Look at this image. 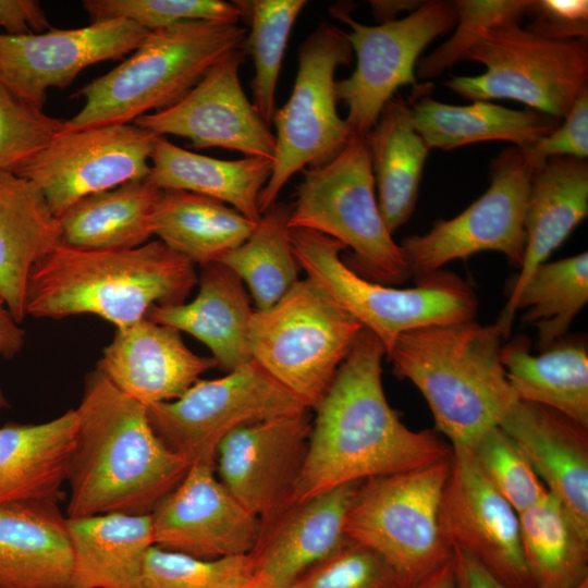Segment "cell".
<instances>
[{
    "label": "cell",
    "mask_w": 588,
    "mask_h": 588,
    "mask_svg": "<svg viewBox=\"0 0 588 588\" xmlns=\"http://www.w3.org/2000/svg\"><path fill=\"white\" fill-rule=\"evenodd\" d=\"M385 355L380 340L364 328L314 407L316 417L291 504L341 485L450 457L451 445L436 431L409 429L390 406L382 384Z\"/></svg>",
    "instance_id": "1"
},
{
    "label": "cell",
    "mask_w": 588,
    "mask_h": 588,
    "mask_svg": "<svg viewBox=\"0 0 588 588\" xmlns=\"http://www.w3.org/2000/svg\"><path fill=\"white\" fill-rule=\"evenodd\" d=\"M75 409L78 426L66 480V517L150 515L191 464L157 437L146 406L97 368L86 375Z\"/></svg>",
    "instance_id": "2"
},
{
    "label": "cell",
    "mask_w": 588,
    "mask_h": 588,
    "mask_svg": "<svg viewBox=\"0 0 588 588\" xmlns=\"http://www.w3.org/2000/svg\"><path fill=\"white\" fill-rule=\"evenodd\" d=\"M197 280L194 265L159 240L131 249L60 244L33 268L25 311L54 320L90 314L122 329L155 305L184 303Z\"/></svg>",
    "instance_id": "3"
},
{
    "label": "cell",
    "mask_w": 588,
    "mask_h": 588,
    "mask_svg": "<svg viewBox=\"0 0 588 588\" xmlns=\"http://www.w3.org/2000/svg\"><path fill=\"white\" fill-rule=\"evenodd\" d=\"M503 339L495 323L474 319L408 331L387 354L393 373L422 394L453 449H468L518 402L501 362Z\"/></svg>",
    "instance_id": "4"
},
{
    "label": "cell",
    "mask_w": 588,
    "mask_h": 588,
    "mask_svg": "<svg viewBox=\"0 0 588 588\" xmlns=\"http://www.w3.org/2000/svg\"><path fill=\"white\" fill-rule=\"evenodd\" d=\"M246 34L238 24L212 21L149 32L122 63L72 95L85 102L60 133L127 124L175 105L213 64L241 48Z\"/></svg>",
    "instance_id": "5"
},
{
    "label": "cell",
    "mask_w": 588,
    "mask_h": 588,
    "mask_svg": "<svg viewBox=\"0 0 588 588\" xmlns=\"http://www.w3.org/2000/svg\"><path fill=\"white\" fill-rule=\"evenodd\" d=\"M290 241L307 279L373 333L387 354L397 338L408 331L475 319L476 293L455 273L440 269L415 279L413 287L399 289L352 270L340 256L346 247L332 237L290 229Z\"/></svg>",
    "instance_id": "6"
},
{
    "label": "cell",
    "mask_w": 588,
    "mask_h": 588,
    "mask_svg": "<svg viewBox=\"0 0 588 588\" xmlns=\"http://www.w3.org/2000/svg\"><path fill=\"white\" fill-rule=\"evenodd\" d=\"M289 229L341 242L353 252L344 262L368 280L394 285L411 278L378 206L366 136L353 134L332 159L303 170Z\"/></svg>",
    "instance_id": "7"
},
{
    "label": "cell",
    "mask_w": 588,
    "mask_h": 588,
    "mask_svg": "<svg viewBox=\"0 0 588 588\" xmlns=\"http://www.w3.org/2000/svg\"><path fill=\"white\" fill-rule=\"evenodd\" d=\"M449 475L450 457L364 480L354 495L345 525L347 539L379 554L403 588L421 581L452 559L453 549L441 526Z\"/></svg>",
    "instance_id": "8"
},
{
    "label": "cell",
    "mask_w": 588,
    "mask_h": 588,
    "mask_svg": "<svg viewBox=\"0 0 588 588\" xmlns=\"http://www.w3.org/2000/svg\"><path fill=\"white\" fill-rule=\"evenodd\" d=\"M364 327L309 279L255 310L249 350L272 378L314 408Z\"/></svg>",
    "instance_id": "9"
},
{
    "label": "cell",
    "mask_w": 588,
    "mask_h": 588,
    "mask_svg": "<svg viewBox=\"0 0 588 588\" xmlns=\"http://www.w3.org/2000/svg\"><path fill=\"white\" fill-rule=\"evenodd\" d=\"M518 22L488 29L463 54L486 72L452 76L444 85L473 101L511 99L562 120L588 89V40L551 38Z\"/></svg>",
    "instance_id": "10"
},
{
    "label": "cell",
    "mask_w": 588,
    "mask_h": 588,
    "mask_svg": "<svg viewBox=\"0 0 588 588\" xmlns=\"http://www.w3.org/2000/svg\"><path fill=\"white\" fill-rule=\"evenodd\" d=\"M346 32L321 22L298 50V69L287 101L277 109L271 176L259 197L262 215L295 173L336 156L353 135L338 113L334 73L352 62Z\"/></svg>",
    "instance_id": "11"
},
{
    "label": "cell",
    "mask_w": 588,
    "mask_h": 588,
    "mask_svg": "<svg viewBox=\"0 0 588 588\" xmlns=\"http://www.w3.org/2000/svg\"><path fill=\"white\" fill-rule=\"evenodd\" d=\"M146 408L157 437L191 465H215L220 442L242 426L308 409L255 360Z\"/></svg>",
    "instance_id": "12"
},
{
    "label": "cell",
    "mask_w": 588,
    "mask_h": 588,
    "mask_svg": "<svg viewBox=\"0 0 588 588\" xmlns=\"http://www.w3.org/2000/svg\"><path fill=\"white\" fill-rule=\"evenodd\" d=\"M331 13L348 26L346 37L357 59L352 75L335 82V96L347 108L352 134L365 136L400 87L417 85L420 53L456 25L457 12L453 1L430 0L400 20L372 26L354 20L346 5Z\"/></svg>",
    "instance_id": "13"
},
{
    "label": "cell",
    "mask_w": 588,
    "mask_h": 588,
    "mask_svg": "<svg viewBox=\"0 0 588 588\" xmlns=\"http://www.w3.org/2000/svg\"><path fill=\"white\" fill-rule=\"evenodd\" d=\"M489 176L488 189L460 215L439 220L427 233L407 236L399 244L411 277H424L450 261L486 250L503 254L520 269L530 163L512 146L492 160Z\"/></svg>",
    "instance_id": "14"
},
{
    "label": "cell",
    "mask_w": 588,
    "mask_h": 588,
    "mask_svg": "<svg viewBox=\"0 0 588 588\" xmlns=\"http://www.w3.org/2000/svg\"><path fill=\"white\" fill-rule=\"evenodd\" d=\"M157 137L134 123L59 133L14 173L33 181L59 218L89 195L147 179Z\"/></svg>",
    "instance_id": "15"
},
{
    "label": "cell",
    "mask_w": 588,
    "mask_h": 588,
    "mask_svg": "<svg viewBox=\"0 0 588 588\" xmlns=\"http://www.w3.org/2000/svg\"><path fill=\"white\" fill-rule=\"evenodd\" d=\"M148 33L120 19L22 36L0 33V85L42 108L50 88H65L84 69L133 52Z\"/></svg>",
    "instance_id": "16"
},
{
    "label": "cell",
    "mask_w": 588,
    "mask_h": 588,
    "mask_svg": "<svg viewBox=\"0 0 588 588\" xmlns=\"http://www.w3.org/2000/svg\"><path fill=\"white\" fill-rule=\"evenodd\" d=\"M244 58L242 47L233 50L213 64L179 102L142 115L133 123L157 136L186 138L196 149L220 147L273 162L274 134L240 81Z\"/></svg>",
    "instance_id": "17"
},
{
    "label": "cell",
    "mask_w": 588,
    "mask_h": 588,
    "mask_svg": "<svg viewBox=\"0 0 588 588\" xmlns=\"http://www.w3.org/2000/svg\"><path fill=\"white\" fill-rule=\"evenodd\" d=\"M150 517L155 546L203 560L249 555L261 535L260 519L209 464H192Z\"/></svg>",
    "instance_id": "18"
},
{
    "label": "cell",
    "mask_w": 588,
    "mask_h": 588,
    "mask_svg": "<svg viewBox=\"0 0 588 588\" xmlns=\"http://www.w3.org/2000/svg\"><path fill=\"white\" fill-rule=\"evenodd\" d=\"M310 429L306 411L242 426L220 442L218 478L261 524L291 504Z\"/></svg>",
    "instance_id": "19"
},
{
    "label": "cell",
    "mask_w": 588,
    "mask_h": 588,
    "mask_svg": "<svg viewBox=\"0 0 588 588\" xmlns=\"http://www.w3.org/2000/svg\"><path fill=\"white\" fill-rule=\"evenodd\" d=\"M441 526L458 549L510 588H534L522 544L519 517L479 473L467 450L451 448Z\"/></svg>",
    "instance_id": "20"
},
{
    "label": "cell",
    "mask_w": 588,
    "mask_h": 588,
    "mask_svg": "<svg viewBox=\"0 0 588 588\" xmlns=\"http://www.w3.org/2000/svg\"><path fill=\"white\" fill-rule=\"evenodd\" d=\"M341 485L308 500L289 505L261 524L257 547L250 553L253 574L279 588H289L310 567L347 542L345 525L358 486Z\"/></svg>",
    "instance_id": "21"
},
{
    "label": "cell",
    "mask_w": 588,
    "mask_h": 588,
    "mask_svg": "<svg viewBox=\"0 0 588 588\" xmlns=\"http://www.w3.org/2000/svg\"><path fill=\"white\" fill-rule=\"evenodd\" d=\"M217 366L215 358L191 351L177 330L144 318L117 329L96 368L147 407L181 397Z\"/></svg>",
    "instance_id": "22"
},
{
    "label": "cell",
    "mask_w": 588,
    "mask_h": 588,
    "mask_svg": "<svg viewBox=\"0 0 588 588\" xmlns=\"http://www.w3.org/2000/svg\"><path fill=\"white\" fill-rule=\"evenodd\" d=\"M499 427L588 532V428L549 407L518 401Z\"/></svg>",
    "instance_id": "23"
},
{
    "label": "cell",
    "mask_w": 588,
    "mask_h": 588,
    "mask_svg": "<svg viewBox=\"0 0 588 588\" xmlns=\"http://www.w3.org/2000/svg\"><path fill=\"white\" fill-rule=\"evenodd\" d=\"M197 284L198 294L189 303L155 305L146 318L199 340L228 372L253 360L249 328L255 310L242 280L213 262L201 267Z\"/></svg>",
    "instance_id": "24"
},
{
    "label": "cell",
    "mask_w": 588,
    "mask_h": 588,
    "mask_svg": "<svg viewBox=\"0 0 588 588\" xmlns=\"http://www.w3.org/2000/svg\"><path fill=\"white\" fill-rule=\"evenodd\" d=\"M587 215L586 160L553 157L531 169L524 218V259L509 299L495 322L502 334L511 307L530 273L548 261Z\"/></svg>",
    "instance_id": "25"
},
{
    "label": "cell",
    "mask_w": 588,
    "mask_h": 588,
    "mask_svg": "<svg viewBox=\"0 0 588 588\" xmlns=\"http://www.w3.org/2000/svg\"><path fill=\"white\" fill-rule=\"evenodd\" d=\"M60 244L59 218L39 187L12 171L0 170V299L19 323L26 316L33 268Z\"/></svg>",
    "instance_id": "26"
},
{
    "label": "cell",
    "mask_w": 588,
    "mask_h": 588,
    "mask_svg": "<svg viewBox=\"0 0 588 588\" xmlns=\"http://www.w3.org/2000/svg\"><path fill=\"white\" fill-rule=\"evenodd\" d=\"M72 550L57 503L0 505V588H70Z\"/></svg>",
    "instance_id": "27"
},
{
    "label": "cell",
    "mask_w": 588,
    "mask_h": 588,
    "mask_svg": "<svg viewBox=\"0 0 588 588\" xmlns=\"http://www.w3.org/2000/svg\"><path fill=\"white\" fill-rule=\"evenodd\" d=\"M75 408L41 424L0 428V505L58 503L76 442Z\"/></svg>",
    "instance_id": "28"
},
{
    "label": "cell",
    "mask_w": 588,
    "mask_h": 588,
    "mask_svg": "<svg viewBox=\"0 0 588 588\" xmlns=\"http://www.w3.org/2000/svg\"><path fill=\"white\" fill-rule=\"evenodd\" d=\"M413 91L408 99L412 122L430 149L505 140L527 151L561 122L532 109L515 110L490 101H473L467 106L443 103L427 95L428 85H416Z\"/></svg>",
    "instance_id": "29"
},
{
    "label": "cell",
    "mask_w": 588,
    "mask_h": 588,
    "mask_svg": "<svg viewBox=\"0 0 588 588\" xmlns=\"http://www.w3.org/2000/svg\"><path fill=\"white\" fill-rule=\"evenodd\" d=\"M70 588H135L154 543L150 515L108 513L68 518Z\"/></svg>",
    "instance_id": "30"
},
{
    "label": "cell",
    "mask_w": 588,
    "mask_h": 588,
    "mask_svg": "<svg viewBox=\"0 0 588 588\" xmlns=\"http://www.w3.org/2000/svg\"><path fill=\"white\" fill-rule=\"evenodd\" d=\"M272 166V160L255 156L236 160L211 158L158 136L147 180L160 189L186 191L220 200L258 222L259 197Z\"/></svg>",
    "instance_id": "31"
},
{
    "label": "cell",
    "mask_w": 588,
    "mask_h": 588,
    "mask_svg": "<svg viewBox=\"0 0 588 588\" xmlns=\"http://www.w3.org/2000/svg\"><path fill=\"white\" fill-rule=\"evenodd\" d=\"M501 362L518 401L554 409L588 428V348L583 338L562 339L538 355L529 341L501 347Z\"/></svg>",
    "instance_id": "32"
},
{
    "label": "cell",
    "mask_w": 588,
    "mask_h": 588,
    "mask_svg": "<svg viewBox=\"0 0 588 588\" xmlns=\"http://www.w3.org/2000/svg\"><path fill=\"white\" fill-rule=\"evenodd\" d=\"M368 142L378 206L393 234L416 207L430 148L415 130L409 101L393 97L365 135Z\"/></svg>",
    "instance_id": "33"
},
{
    "label": "cell",
    "mask_w": 588,
    "mask_h": 588,
    "mask_svg": "<svg viewBox=\"0 0 588 588\" xmlns=\"http://www.w3.org/2000/svg\"><path fill=\"white\" fill-rule=\"evenodd\" d=\"M162 189L147 179L89 195L59 217L61 244L83 249H131L155 236Z\"/></svg>",
    "instance_id": "34"
},
{
    "label": "cell",
    "mask_w": 588,
    "mask_h": 588,
    "mask_svg": "<svg viewBox=\"0 0 588 588\" xmlns=\"http://www.w3.org/2000/svg\"><path fill=\"white\" fill-rule=\"evenodd\" d=\"M253 222L229 205L199 194L162 189L155 236L194 266L218 262L245 242Z\"/></svg>",
    "instance_id": "35"
},
{
    "label": "cell",
    "mask_w": 588,
    "mask_h": 588,
    "mask_svg": "<svg viewBox=\"0 0 588 588\" xmlns=\"http://www.w3.org/2000/svg\"><path fill=\"white\" fill-rule=\"evenodd\" d=\"M518 517L534 588H573L588 578V532L552 494Z\"/></svg>",
    "instance_id": "36"
},
{
    "label": "cell",
    "mask_w": 588,
    "mask_h": 588,
    "mask_svg": "<svg viewBox=\"0 0 588 588\" xmlns=\"http://www.w3.org/2000/svg\"><path fill=\"white\" fill-rule=\"evenodd\" d=\"M588 302V252L546 261L534 269L516 296L503 335L511 334L514 318L537 331L541 352L564 339L575 317ZM505 331V332H504Z\"/></svg>",
    "instance_id": "37"
},
{
    "label": "cell",
    "mask_w": 588,
    "mask_h": 588,
    "mask_svg": "<svg viewBox=\"0 0 588 588\" xmlns=\"http://www.w3.org/2000/svg\"><path fill=\"white\" fill-rule=\"evenodd\" d=\"M291 211V204L272 205L249 237L218 261L247 285L256 310L273 306L298 281L299 266L290 241Z\"/></svg>",
    "instance_id": "38"
},
{
    "label": "cell",
    "mask_w": 588,
    "mask_h": 588,
    "mask_svg": "<svg viewBox=\"0 0 588 588\" xmlns=\"http://www.w3.org/2000/svg\"><path fill=\"white\" fill-rule=\"evenodd\" d=\"M250 22L242 45L244 54L253 58L255 75L250 82L253 105L270 126L275 108L278 78L290 33L305 0L235 1Z\"/></svg>",
    "instance_id": "39"
},
{
    "label": "cell",
    "mask_w": 588,
    "mask_h": 588,
    "mask_svg": "<svg viewBox=\"0 0 588 588\" xmlns=\"http://www.w3.org/2000/svg\"><path fill=\"white\" fill-rule=\"evenodd\" d=\"M252 575L250 554L203 560L154 544L135 588H237Z\"/></svg>",
    "instance_id": "40"
},
{
    "label": "cell",
    "mask_w": 588,
    "mask_h": 588,
    "mask_svg": "<svg viewBox=\"0 0 588 588\" xmlns=\"http://www.w3.org/2000/svg\"><path fill=\"white\" fill-rule=\"evenodd\" d=\"M465 450L483 478L517 514L548 494L525 455L499 426L488 430Z\"/></svg>",
    "instance_id": "41"
},
{
    "label": "cell",
    "mask_w": 588,
    "mask_h": 588,
    "mask_svg": "<svg viewBox=\"0 0 588 588\" xmlns=\"http://www.w3.org/2000/svg\"><path fill=\"white\" fill-rule=\"evenodd\" d=\"M91 23L126 20L148 32L188 21L238 24L243 12L235 1L222 0H85Z\"/></svg>",
    "instance_id": "42"
},
{
    "label": "cell",
    "mask_w": 588,
    "mask_h": 588,
    "mask_svg": "<svg viewBox=\"0 0 588 588\" xmlns=\"http://www.w3.org/2000/svg\"><path fill=\"white\" fill-rule=\"evenodd\" d=\"M532 0H456L457 22L453 36L416 64L420 78L440 75L462 60L463 54L488 29L507 21H519Z\"/></svg>",
    "instance_id": "43"
},
{
    "label": "cell",
    "mask_w": 588,
    "mask_h": 588,
    "mask_svg": "<svg viewBox=\"0 0 588 588\" xmlns=\"http://www.w3.org/2000/svg\"><path fill=\"white\" fill-rule=\"evenodd\" d=\"M63 122L0 85V170L15 172L60 133Z\"/></svg>",
    "instance_id": "44"
},
{
    "label": "cell",
    "mask_w": 588,
    "mask_h": 588,
    "mask_svg": "<svg viewBox=\"0 0 588 588\" xmlns=\"http://www.w3.org/2000/svg\"><path fill=\"white\" fill-rule=\"evenodd\" d=\"M289 588H403L389 564L371 549L347 540Z\"/></svg>",
    "instance_id": "45"
},
{
    "label": "cell",
    "mask_w": 588,
    "mask_h": 588,
    "mask_svg": "<svg viewBox=\"0 0 588 588\" xmlns=\"http://www.w3.org/2000/svg\"><path fill=\"white\" fill-rule=\"evenodd\" d=\"M531 169L553 157H572L586 160L588 156V89L575 100L563 122L548 135L539 138L523 151Z\"/></svg>",
    "instance_id": "46"
},
{
    "label": "cell",
    "mask_w": 588,
    "mask_h": 588,
    "mask_svg": "<svg viewBox=\"0 0 588 588\" xmlns=\"http://www.w3.org/2000/svg\"><path fill=\"white\" fill-rule=\"evenodd\" d=\"M534 32L555 39L588 37V1L532 0L528 10Z\"/></svg>",
    "instance_id": "47"
},
{
    "label": "cell",
    "mask_w": 588,
    "mask_h": 588,
    "mask_svg": "<svg viewBox=\"0 0 588 588\" xmlns=\"http://www.w3.org/2000/svg\"><path fill=\"white\" fill-rule=\"evenodd\" d=\"M0 29L2 34L22 36L51 29L40 3L35 0H0Z\"/></svg>",
    "instance_id": "48"
},
{
    "label": "cell",
    "mask_w": 588,
    "mask_h": 588,
    "mask_svg": "<svg viewBox=\"0 0 588 588\" xmlns=\"http://www.w3.org/2000/svg\"><path fill=\"white\" fill-rule=\"evenodd\" d=\"M452 566L456 588H510L467 553L453 549Z\"/></svg>",
    "instance_id": "49"
},
{
    "label": "cell",
    "mask_w": 588,
    "mask_h": 588,
    "mask_svg": "<svg viewBox=\"0 0 588 588\" xmlns=\"http://www.w3.org/2000/svg\"><path fill=\"white\" fill-rule=\"evenodd\" d=\"M20 324L0 299V356L3 358L12 359L24 346L25 331ZM8 407L9 403L0 387V412Z\"/></svg>",
    "instance_id": "50"
},
{
    "label": "cell",
    "mask_w": 588,
    "mask_h": 588,
    "mask_svg": "<svg viewBox=\"0 0 588 588\" xmlns=\"http://www.w3.org/2000/svg\"><path fill=\"white\" fill-rule=\"evenodd\" d=\"M422 2L416 0H372L369 1V4L373 16L380 23H385L396 20L397 13L415 11Z\"/></svg>",
    "instance_id": "51"
},
{
    "label": "cell",
    "mask_w": 588,
    "mask_h": 588,
    "mask_svg": "<svg viewBox=\"0 0 588 588\" xmlns=\"http://www.w3.org/2000/svg\"><path fill=\"white\" fill-rule=\"evenodd\" d=\"M406 588H456L452 562L450 561L427 578Z\"/></svg>",
    "instance_id": "52"
},
{
    "label": "cell",
    "mask_w": 588,
    "mask_h": 588,
    "mask_svg": "<svg viewBox=\"0 0 588 588\" xmlns=\"http://www.w3.org/2000/svg\"><path fill=\"white\" fill-rule=\"evenodd\" d=\"M237 588H279L266 581L258 575L253 574L245 583Z\"/></svg>",
    "instance_id": "53"
},
{
    "label": "cell",
    "mask_w": 588,
    "mask_h": 588,
    "mask_svg": "<svg viewBox=\"0 0 588 588\" xmlns=\"http://www.w3.org/2000/svg\"><path fill=\"white\" fill-rule=\"evenodd\" d=\"M573 588H588V578Z\"/></svg>",
    "instance_id": "54"
}]
</instances>
